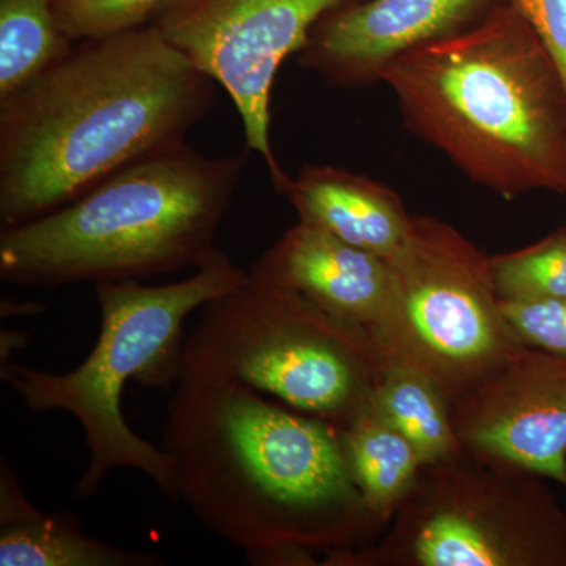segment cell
Returning <instances> with one entry per match:
<instances>
[{
  "instance_id": "1",
  "label": "cell",
  "mask_w": 566,
  "mask_h": 566,
  "mask_svg": "<svg viewBox=\"0 0 566 566\" xmlns=\"http://www.w3.org/2000/svg\"><path fill=\"white\" fill-rule=\"evenodd\" d=\"M163 450L175 501L253 565H322L387 528L354 483L337 424L237 381L180 378Z\"/></svg>"
},
{
  "instance_id": "2",
  "label": "cell",
  "mask_w": 566,
  "mask_h": 566,
  "mask_svg": "<svg viewBox=\"0 0 566 566\" xmlns=\"http://www.w3.org/2000/svg\"><path fill=\"white\" fill-rule=\"evenodd\" d=\"M216 82L153 24L82 41L0 102V226L31 222L186 140Z\"/></svg>"
},
{
  "instance_id": "3",
  "label": "cell",
  "mask_w": 566,
  "mask_h": 566,
  "mask_svg": "<svg viewBox=\"0 0 566 566\" xmlns=\"http://www.w3.org/2000/svg\"><path fill=\"white\" fill-rule=\"evenodd\" d=\"M406 125L505 200L566 193V92L556 63L509 3L387 63L379 81Z\"/></svg>"
},
{
  "instance_id": "4",
  "label": "cell",
  "mask_w": 566,
  "mask_h": 566,
  "mask_svg": "<svg viewBox=\"0 0 566 566\" xmlns=\"http://www.w3.org/2000/svg\"><path fill=\"white\" fill-rule=\"evenodd\" d=\"M248 153L210 158L185 142L137 159L31 222L2 230L11 285L140 281L200 268L232 205Z\"/></svg>"
},
{
  "instance_id": "5",
  "label": "cell",
  "mask_w": 566,
  "mask_h": 566,
  "mask_svg": "<svg viewBox=\"0 0 566 566\" xmlns=\"http://www.w3.org/2000/svg\"><path fill=\"white\" fill-rule=\"evenodd\" d=\"M248 271L222 251L181 282L148 286L139 281L95 283L102 331L87 359L55 375L21 364L2 367V379L31 411L76 417L88 447V465L76 497L96 494L114 469H136L175 501L172 465L163 447L134 433L122 411L129 381L170 389L180 378L182 326L197 308L229 292Z\"/></svg>"
},
{
  "instance_id": "6",
  "label": "cell",
  "mask_w": 566,
  "mask_h": 566,
  "mask_svg": "<svg viewBox=\"0 0 566 566\" xmlns=\"http://www.w3.org/2000/svg\"><path fill=\"white\" fill-rule=\"evenodd\" d=\"M389 365L368 331L252 264L203 305L185 340L180 378L237 381L344 428L368 408Z\"/></svg>"
},
{
  "instance_id": "7",
  "label": "cell",
  "mask_w": 566,
  "mask_h": 566,
  "mask_svg": "<svg viewBox=\"0 0 566 566\" xmlns=\"http://www.w3.org/2000/svg\"><path fill=\"white\" fill-rule=\"evenodd\" d=\"M545 476L463 447L422 464L374 545L323 566H566V512Z\"/></svg>"
},
{
  "instance_id": "8",
  "label": "cell",
  "mask_w": 566,
  "mask_h": 566,
  "mask_svg": "<svg viewBox=\"0 0 566 566\" xmlns=\"http://www.w3.org/2000/svg\"><path fill=\"white\" fill-rule=\"evenodd\" d=\"M389 264V300L371 337L390 364L428 376L450 405L523 348L502 315L491 256L449 222L412 216Z\"/></svg>"
},
{
  "instance_id": "9",
  "label": "cell",
  "mask_w": 566,
  "mask_h": 566,
  "mask_svg": "<svg viewBox=\"0 0 566 566\" xmlns=\"http://www.w3.org/2000/svg\"><path fill=\"white\" fill-rule=\"evenodd\" d=\"M356 0H169L150 24L232 99L248 150L262 156L275 191L283 172L271 144L277 71L316 22Z\"/></svg>"
},
{
  "instance_id": "10",
  "label": "cell",
  "mask_w": 566,
  "mask_h": 566,
  "mask_svg": "<svg viewBox=\"0 0 566 566\" xmlns=\"http://www.w3.org/2000/svg\"><path fill=\"white\" fill-rule=\"evenodd\" d=\"M452 415L465 449L566 488V357L523 346Z\"/></svg>"
},
{
  "instance_id": "11",
  "label": "cell",
  "mask_w": 566,
  "mask_h": 566,
  "mask_svg": "<svg viewBox=\"0 0 566 566\" xmlns=\"http://www.w3.org/2000/svg\"><path fill=\"white\" fill-rule=\"evenodd\" d=\"M493 0H356L316 22L300 54L324 81L359 87L379 81L405 52L472 24Z\"/></svg>"
},
{
  "instance_id": "12",
  "label": "cell",
  "mask_w": 566,
  "mask_h": 566,
  "mask_svg": "<svg viewBox=\"0 0 566 566\" xmlns=\"http://www.w3.org/2000/svg\"><path fill=\"white\" fill-rule=\"evenodd\" d=\"M253 264L326 314L370 334L389 300V260L301 221Z\"/></svg>"
},
{
  "instance_id": "13",
  "label": "cell",
  "mask_w": 566,
  "mask_h": 566,
  "mask_svg": "<svg viewBox=\"0 0 566 566\" xmlns=\"http://www.w3.org/2000/svg\"><path fill=\"white\" fill-rule=\"evenodd\" d=\"M301 222L382 259L403 248L412 216L382 182L334 166H307L282 186Z\"/></svg>"
},
{
  "instance_id": "14",
  "label": "cell",
  "mask_w": 566,
  "mask_h": 566,
  "mask_svg": "<svg viewBox=\"0 0 566 566\" xmlns=\"http://www.w3.org/2000/svg\"><path fill=\"white\" fill-rule=\"evenodd\" d=\"M163 557L106 545L73 513H43L22 493L9 465L0 474V566H161Z\"/></svg>"
},
{
  "instance_id": "15",
  "label": "cell",
  "mask_w": 566,
  "mask_h": 566,
  "mask_svg": "<svg viewBox=\"0 0 566 566\" xmlns=\"http://www.w3.org/2000/svg\"><path fill=\"white\" fill-rule=\"evenodd\" d=\"M340 436L354 483L371 512L389 526L419 474V453L370 406L340 428Z\"/></svg>"
},
{
  "instance_id": "16",
  "label": "cell",
  "mask_w": 566,
  "mask_h": 566,
  "mask_svg": "<svg viewBox=\"0 0 566 566\" xmlns=\"http://www.w3.org/2000/svg\"><path fill=\"white\" fill-rule=\"evenodd\" d=\"M368 406L415 446L422 464L447 460L463 449L453 424L452 405L415 368L390 364Z\"/></svg>"
},
{
  "instance_id": "17",
  "label": "cell",
  "mask_w": 566,
  "mask_h": 566,
  "mask_svg": "<svg viewBox=\"0 0 566 566\" xmlns=\"http://www.w3.org/2000/svg\"><path fill=\"white\" fill-rule=\"evenodd\" d=\"M55 0H0V102L28 87L73 50Z\"/></svg>"
},
{
  "instance_id": "18",
  "label": "cell",
  "mask_w": 566,
  "mask_h": 566,
  "mask_svg": "<svg viewBox=\"0 0 566 566\" xmlns=\"http://www.w3.org/2000/svg\"><path fill=\"white\" fill-rule=\"evenodd\" d=\"M502 301L566 297V223L538 243L491 256Z\"/></svg>"
},
{
  "instance_id": "19",
  "label": "cell",
  "mask_w": 566,
  "mask_h": 566,
  "mask_svg": "<svg viewBox=\"0 0 566 566\" xmlns=\"http://www.w3.org/2000/svg\"><path fill=\"white\" fill-rule=\"evenodd\" d=\"M169 0H55V14L71 41L103 39L150 24Z\"/></svg>"
},
{
  "instance_id": "20",
  "label": "cell",
  "mask_w": 566,
  "mask_h": 566,
  "mask_svg": "<svg viewBox=\"0 0 566 566\" xmlns=\"http://www.w3.org/2000/svg\"><path fill=\"white\" fill-rule=\"evenodd\" d=\"M499 305L506 324L521 344L566 357V297L499 300Z\"/></svg>"
},
{
  "instance_id": "21",
  "label": "cell",
  "mask_w": 566,
  "mask_h": 566,
  "mask_svg": "<svg viewBox=\"0 0 566 566\" xmlns=\"http://www.w3.org/2000/svg\"><path fill=\"white\" fill-rule=\"evenodd\" d=\"M556 63L566 92V0H506Z\"/></svg>"
}]
</instances>
